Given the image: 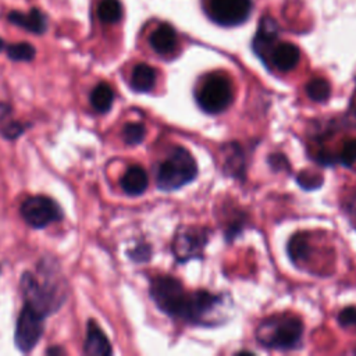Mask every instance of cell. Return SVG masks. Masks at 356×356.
I'll use <instances>...</instances> for the list:
<instances>
[{"label":"cell","instance_id":"obj_1","mask_svg":"<svg viewBox=\"0 0 356 356\" xmlns=\"http://www.w3.org/2000/svg\"><path fill=\"white\" fill-rule=\"evenodd\" d=\"M303 334L302 321L292 314H277L260 321L256 330L257 341L273 349H292L299 345Z\"/></svg>","mask_w":356,"mask_h":356},{"label":"cell","instance_id":"obj_2","mask_svg":"<svg viewBox=\"0 0 356 356\" xmlns=\"http://www.w3.org/2000/svg\"><path fill=\"white\" fill-rule=\"evenodd\" d=\"M197 174L196 161L185 147H174L170 156L159 165L156 184L159 189L174 191L191 181Z\"/></svg>","mask_w":356,"mask_h":356},{"label":"cell","instance_id":"obj_3","mask_svg":"<svg viewBox=\"0 0 356 356\" xmlns=\"http://www.w3.org/2000/svg\"><path fill=\"white\" fill-rule=\"evenodd\" d=\"M25 303L29 305L43 317L56 312L64 299V291L60 289L53 278L42 277L40 280L32 273H25L21 278Z\"/></svg>","mask_w":356,"mask_h":356},{"label":"cell","instance_id":"obj_4","mask_svg":"<svg viewBox=\"0 0 356 356\" xmlns=\"http://www.w3.org/2000/svg\"><path fill=\"white\" fill-rule=\"evenodd\" d=\"M197 106L209 114H218L224 111L234 99V89L231 81L220 74H209L199 85L195 93Z\"/></svg>","mask_w":356,"mask_h":356},{"label":"cell","instance_id":"obj_5","mask_svg":"<svg viewBox=\"0 0 356 356\" xmlns=\"http://www.w3.org/2000/svg\"><path fill=\"white\" fill-rule=\"evenodd\" d=\"M186 291L178 280L168 275L156 277L150 284V296L165 314L179 318Z\"/></svg>","mask_w":356,"mask_h":356},{"label":"cell","instance_id":"obj_6","mask_svg":"<svg viewBox=\"0 0 356 356\" xmlns=\"http://www.w3.org/2000/svg\"><path fill=\"white\" fill-rule=\"evenodd\" d=\"M25 222L33 228H44L63 217L58 204L47 196H32L24 200L19 207Z\"/></svg>","mask_w":356,"mask_h":356},{"label":"cell","instance_id":"obj_7","mask_svg":"<svg viewBox=\"0 0 356 356\" xmlns=\"http://www.w3.org/2000/svg\"><path fill=\"white\" fill-rule=\"evenodd\" d=\"M43 316L25 303L17 320L14 342L22 352H29L40 339L43 332Z\"/></svg>","mask_w":356,"mask_h":356},{"label":"cell","instance_id":"obj_8","mask_svg":"<svg viewBox=\"0 0 356 356\" xmlns=\"http://www.w3.org/2000/svg\"><path fill=\"white\" fill-rule=\"evenodd\" d=\"M252 11V0H209L207 13L222 26H235L245 22Z\"/></svg>","mask_w":356,"mask_h":356},{"label":"cell","instance_id":"obj_9","mask_svg":"<svg viewBox=\"0 0 356 356\" xmlns=\"http://www.w3.org/2000/svg\"><path fill=\"white\" fill-rule=\"evenodd\" d=\"M207 242V232L197 227H182L172 242V252L179 261L200 257Z\"/></svg>","mask_w":356,"mask_h":356},{"label":"cell","instance_id":"obj_10","mask_svg":"<svg viewBox=\"0 0 356 356\" xmlns=\"http://www.w3.org/2000/svg\"><path fill=\"white\" fill-rule=\"evenodd\" d=\"M299 58H300L299 49L295 44L289 43V42L278 43L270 51L271 64L277 70L284 71V72L293 70L298 65Z\"/></svg>","mask_w":356,"mask_h":356},{"label":"cell","instance_id":"obj_11","mask_svg":"<svg viewBox=\"0 0 356 356\" xmlns=\"http://www.w3.org/2000/svg\"><path fill=\"white\" fill-rule=\"evenodd\" d=\"M149 43L152 49L161 56L171 54L178 46V36L175 29L168 24L159 25L150 35Z\"/></svg>","mask_w":356,"mask_h":356},{"label":"cell","instance_id":"obj_12","mask_svg":"<svg viewBox=\"0 0 356 356\" xmlns=\"http://www.w3.org/2000/svg\"><path fill=\"white\" fill-rule=\"evenodd\" d=\"M8 21L28 32L38 33V35L43 33L47 26L44 14L38 8H32L29 13L13 11L8 14Z\"/></svg>","mask_w":356,"mask_h":356},{"label":"cell","instance_id":"obj_13","mask_svg":"<svg viewBox=\"0 0 356 356\" xmlns=\"http://www.w3.org/2000/svg\"><path fill=\"white\" fill-rule=\"evenodd\" d=\"M85 353L90 356H108L111 355V345L103 331L95 324V321L88 323L86 338L83 345Z\"/></svg>","mask_w":356,"mask_h":356},{"label":"cell","instance_id":"obj_14","mask_svg":"<svg viewBox=\"0 0 356 356\" xmlns=\"http://www.w3.org/2000/svg\"><path fill=\"white\" fill-rule=\"evenodd\" d=\"M277 24L271 18H263L253 42L254 51L266 58L267 51L273 50V43L277 40Z\"/></svg>","mask_w":356,"mask_h":356},{"label":"cell","instance_id":"obj_15","mask_svg":"<svg viewBox=\"0 0 356 356\" xmlns=\"http://www.w3.org/2000/svg\"><path fill=\"white\" fill-rule=\"evenodd\" d=\"M149 178L146 171L139 165L129 167L121 178V188L129 196H138L147 188Z\"/></svg>","mask_w":356,"mask_h":356},{"label":"cell","instance_id":"obj_16","mask_svg":"<svg viewBox=\"0 0 356 356\" xmlns=\"http://www.w3.org/2000/svg\"><path fill=\"white\" fill-rule=\"evenodd\" d=\"M156 85V70L149 64H136L131 74V86L136 92H149Z\"/></svg>","mask_w":356,"mask_h":356},{"label":"cell","instance_id":"obj_17","mask_svg":"<svg viewBox=\"0 0 356 356\" xmlns=\"http://www.w3.org/2000/svg\"><path fill=\"white\" fill-rule=\"evenodd\" d=\"M113 99H114V93L113 89L108 83L106 82H100L97 83L92 93H90V103L92 107L99 111V113H106L113 106Z\"/></svg>","mask_w":356,"mask_h":356},{"label":"cell","instance_id":"obj_18","mask_svg":"<svg viewBox=\"0 0 356 356\" xmlns=\"http://www.w3.org/2000/svg\"><path fill=\"white\" fill-rule=\"evenodd\" d=\"M97 17L104 24H115L122 17V6L120 0H100L97 6Z\"/></svg>","mask_w":356,"mask_h":356},{"label":"cell","instance_id":"obj_19","mask_svg":"<svg viewBox=\"0 0 356 356\" xmlns=\"http://www.w3.org/2000/svg\"><path fill=\"white\" fill-rule=\"evenodd\" d=\"M310 253V245L307 242L306 235L303 234H296L291 238L288 242V254L295 263H302L309 257Z\"/></svg>","mask_w":356,"mask_h":356},{"label":"cell","instance_id":"obj_20","mask_svg":"<svg viewBox=\"0 0 356 356\" xmlns=\"http://www.w3.org/2000/svg\"><path fill=\"white\" fill-rule=\"evenodd\" d=\"M331 93L330 83L324 78H313L306 85V95L313 102H324Z\"/></svg>","mask_w":356,"mask_h":356},{"label":"cell","instance_id":"obj_21","mask_svg":"<svg viewBox=\"0 0 356 356\" xmlns=\"http://www.w3.org/2000/svg\"><path fill=\"white\" fill-rule=\"evenodd\" d=\"M7 56L14 61H31L35 57V47L26 42L10 44L7 47Z\"/></svg>","mask_w":356,"mask_h":356},{"label":"cell","instance_id":"obj_22","mask_svg":"<svg viewBox=\"0 0 356 356\" xmlns=\"http://www.w3.org/2000/svg\"><path fill=\"white\" fill-rule=\"evenodd\" d=\"M146 128L140 122H128L122 129V138L127 145H138L145 139Z\"/></svg>","mask_w":356,"mask_h":356},{"label":"cell","instance_id":"obj_23","mask_svg":"<svg viewBox=\"0 0 356 356\" xmlns=\"http://www.w3.org/2000/svg\"><path fill=\"white\" fill-rule=\"evenodd\" d=\"M339 161L346 167H350L356 163V139L345 142L339 153Z\"/></svg>","mask_w":356,"mask_h":356},{"label":"cell","instance_id":"obj_24","mask_svg":"<svg viewBox=\"0 0 356 356\" xmlns=\"http://www.w3.org/2000/svg\"><path fill=\"white\" fill-rule=\"evenodd\" d=\"M298 182H299L300 186H303V188H306V189H313V188L320 186L321 178L317 177L316 174H310V172L303 171V172H300V174L298 175Z\"/></svg>","mask_w":356,"mask_h":356},{"label":"cell","instance_id":"obj_25","mask_svg":"<svg viewBox=\"0 0 356 356\" xmlns=\"http://www.w3.org/2000/svg\"><path fill=\"white\" fill-rule=\"evenodd\" d=\"M338 323L342 327H353V325H356V307H345L338 314Z\"/></svg>","mask_w":356,"mask_h":356},{"label":"cell","instance_id":"obj_26","mask_svg":"<svg viewBox=\"0 0 356 356\" xmlns=\"http://www.w3.org/2000/svg\"><path fill=\"white\" fill-rule=\"evenodd\" d=\"M24 131V128L18 124V122H10L7 125L3 127L1 129V134L8 138V139H13V138H17L18 135H21Z\"/></svg>","mask_w":356,"mask_h":356},{"label":"cell","instance_id":"obj_27","mask_svg":"<svg viewBox=\"0 0 356 356\" xmlns=\"http://www.w3.org/2000/svg\"><path fill=\"white\" fill-rule=\"evenodd\" d=\"M4 49V42H3V39L0 38V51Z\"/></svg>","mask_w":356,"mask_h":356}]
</instances>
